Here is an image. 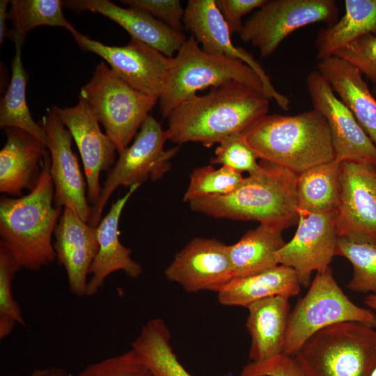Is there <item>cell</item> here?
I'll use <instances>...</instances> for the list:
<instances>
[{
  "instance_id": "1",
  "label": "cell",
  "mask_w": 376,
  "mask_h": 376,
  "mask_svg": "<svg viewBox=\"0 0 376 376\" xmlns=\"http://www.w3.org/2000/svg\"><path fill=\"white\" fill-rule=\"evenodd\" d=\"M263 92L230 81L177 106L168 117L167 139L178 145L198 142L210 148L235 134H246L269 111Z\"/></svg>"
},
{
  "instance_id": "2",
  "label": "cell",
  "mask_w": 376,
  "mask_h": 376,
  "mask_svg": "<svg viewBox=\"0 0 376 376\" xmlns=\"http://www.w3.org/2000/svg\"><path fill=\"white\" fill-rule=\"evenodd\" d=\"M47 151L37 186L18 198L0 199V246L21 268L39 271L56 259L52 242L63 207L54 205V187Z\"/></svg>"
},
{
  "instance_id": "3",
  "label": "cell",
  "mask_w": 376,
  "mask_h": 376,
  "mask_svg": "<svg viewBox=\"0 0 376 376\" xmlns=\"http://www.w3.org/2000/svg\"><path fill=\"white\" fill-rule=\"evenodd\" d=\"M297 174L261 160L260 168L224 196H208L189 202L191 209L214 218L256 221L285 229L297 224Z\"/></svg>"
},
{
  "instance_id": "4",
  "label": "cell",
  "mask_w": 376,
  "mask_h": 376,
  "mask_svg": "<svg viewBox=\"0 0 376 376\" xmlns=\"http://www.w3.org/2000/svg\"><path fill=\"white\" fill-rule=\"evenodd\" d=\"M245 136L260 159L297 174L335 159L327 121L314 109L295 115L267 114Z\"/></svg>"
},
{
  "instance_id": "5",
  "label": "cell",
  "mask_w": 376,
  "mask_h": 376,
  "mask_svg": "<svg viewBox=\"0 0 376 376\" xmlns=\"http://www.w3.org/2000/svg\"><path fill=\"white\" fill-rule=\"evenodd\" d=\"M293 357L304 376H370L376 366V329L357 322L329 326Z\"/></svg>"
},
{
  "instance_id": "6",
  "label": "cell",
  "mask_w": 376,
  "mask_h": 376,
  "mask_svg": "<svg viewBox=\"0 0 376 376\" xmlns=\"http://www.w3.org/2000/svg\"><path fill=\"white\" fill-rule=\"evenodd\" d=\"M230 81L263 92L260 79L248 65L239 59L205 52L191 36L173 58L164 91L159 98L160 112L168 118L177 106L196 95L198 91Z\"/></svg>"
},
{
  "instance_id": "7",
  "label": "cell",
  "mask_w": 376,
  "mask_h": 376,
  "mask_svg": "<svg viewBox=\"0 0 376 376\" xmlns=\"http://www.w3.org/2000/svg\"><path fill=\"white\" fill-rule=\"evenodd\" d=\"M120 154L136 135L158 98L141 93L124 81L107 64L97 65L80 91Z\"/></svg>"
},
{
  "instance_id": "8",
  "label": "cell",
  "mask_w": 376,
  "mask_h": 376,
  "mask_svg": "<svg viewBox=\"0 0 376 376\" xmlns=\"http://www.w3.org/2000/svg\"><path fill=\"white\" fill-rule=\"evenodd\" d=\"M342 322H357L376 329V314L352 302L329 267L316 274L306 294L290 311L283 353L293 357L316 332Z\"/></svg>"
},
{
  "instance_id": "9",
  "label": "cell",
  "mask_w": 376,
  "mask_h": 376,
  "mask_svg": "<svg viewBox=\"0 0 376 376\" xmlns=\"http://www.w3.org/2000/svg\"><path fill=\"white\" fill-rule=\"evenodd\" d=\"M166 141V133L161 123L149 114L132 145L119 154L108 172L100 197L92 207L88 223L91 226H97L108 200L118 187H130L142 185L148 180H159L170 169L171 159L177 154L180 146L165 150Z\"/></svg>"
},
{
  "instance_id": "10",
  "label": "cell",
  "mask_w": 376,
  "mask_h": 376,
  "mask_svg": "<svg viewBox=\"0 0 376 376\" xmlns=\"http://www.w3.org/2000/svg\"><path fill=\"white\" fill-rule=\"evenodd\" d=\"M338 14L334 0H267L245 22L240 36L267 57L296 30L316 22L331 26Z\"/></svg>"
},
{
  "instance_id": "11",
  "label": "cell",
  "mask_w": 376,
  "mask_h": 376,
  "mask_svg": "<svg viewBox=\"0 0 376 376\" xmlns=\"http://www.w3.org/2000/svg\"><path fill=\"white\" fill-rule=\"evenodd\" d=\"M72 36L81 49L102 57L131 87L159 100L164 91L173 57H167L133 38L126 45L117 47L106 45L79 31Z\"/></svg>"
},
{
  "instance_id": "12",
  "label": "cell",
  "mask_w": 376,
  "mask_h": 376,
  "mask_svg": "<svg viewBox=\"0 0 376 376\" xmlns=\"http://www.w3.org/2000/svg\"><path fill=\"white\" fill-rule=\"evenodd\" d=\"M298 213L294 237L276 252V257L278 264L292 268L301 285L308 286L312 273L327 270L336 256L337 210Z\"/></svg>"
},
{
  "instance_id": "13",
  "label": "cell",
  "mask_w": 376,
  "mask_h": 376,
  "mask_svg": "<svg viewBox=\"0 0 376 376\" xmlns=\"http://www.w3.org/2000/svg\"><path fill=\"white\" fill-rule=\"evenodd\" d=\"M306 84L313 109L329 125L335 159L376 164V146L322 75L313 70Z\"/></svg>"
},
{
  "instance_id": "14",
  "label": "cell",
  "mask_w": 376,
  "mask_h": 376,
  "mask_svg": "<svg viewBox=\"0 0 376 376\" xmlns=\"http://www.w3.org/2000/svg\"><path fill=\"white\" fill-rule=\"evenodd\" d=\"M40 125L45 132L46 146L51 157L54 205L57 207L71 208L81 219L89 223L93 206L88 201L86 184L72 149V137L54 108L47 109Z\"/></svg>"
},
{
  "instance_id": "15",
  "label": "cell",
  "mask_w": 376,
  "mask_h": 376,
  "mask_svg": "<svg viewBox=\"0 0 376 376\" xmlns=\"http://www.w3.org/2000/svg\"><path fill=\"white\" fill-rule=\"evenodd\" d=\"M183 23L205 52L239 59L248 65L260 79L265 96L283 110H289V97L274 88L263 66L249 52L233 45L228 25L215 0H189Z\"/></svg>"
},
{
  "instance_id": "16",
  "label": "cell",
  "mask_w": 376,
  "mask_h": 376,
  "mask_svg": "<svg viewBox=\"0 0 376 376\" xmlns=\"http://www.w3.org/2000/svg\"><path fill=\"white\" fill-rule=\"evenodd\" d=\"M53 108L76 143L84 166L88 201L93 206L101 194L100 173L109 172L114 166L116 147L102 132L97 118L80 96L75 106Z\"/></svg>"
},
{
  "instance_id": "17",
  "label": "cell",
  "mask_w": 376,
  "mask_h": 376,
  "mask_svg": "<svg viewBox=\"0 0 376 376\" xmlns=\"http://www.w3.org/2000/svg\"><path fill=\"white\" fill-rule=\"evenodd\" d=\"M164 274L187 292H217L233 278L228 245L214 238H194L175 256Z\"/></svg>"
},
{
  "instance_id": "18",
  "label": "cell",
  "mask_w": 376,
  "mask_h": 376,
  "mask_svg": "<svg viewBox=\"0 0 376 376\" xmlns=\"http://www.w3.org/2000/svg\"><path fill=\"white\" fill-rule=\"evenodd\" d=\"M336 228L376 240V164L340 162Z\"/></svg>"
},
{
  "instance_id": "19",
  "label": "cell",
  "mask_w": 376,
  "mask_h": 376,
  "mask_svg": "<svg viewBox=\"0 0 376 376\" xmlns=\"http://www.w3.org/2000/svg\"><path fill=\"white\" fill-rule=\"evenodd\" d=\"M54 236L56 259L65 268L70 291L86 296L88 276L99 249L97 227L64 207Z\"/></svg>"
},
{
  "instance_id": "20",
  "label": "cell",
  "mask_w": 376,
  "mask_h": 376,
  "mask_svg": "<svg viewBox=\"0 0 376 376\" xmlns=\"http://www.w3.org/2000/svg\"><path fill=\"white\" fill-rule=\"evenodd\" d=\"M141 186H131L123 197L113 203L97 226L99 249L91 267L86 297H93L112 273L123 271L130 278H138L141 265L131 257V249L119 240L118 224L123 210L133 193Z\"/></svg>"
},
{
  "instance_id": "21",
  "label": "cell",
  "mask_w": 376,
  "mask_h": 376,
  "mask_svg": "<svg viewBox=\"0 0 376 376\" xmlns=\"http://www.w3.org/2000/svg\"><path fill=\"white\" fill-rule=\"evenodd\" d=\"M63 5L76 11L90 10L102 15L125 29L131 38L169 58H173L187 40L182 32L171 29L150 13L135 8H123L108 0H70L63 1Z\"/></svg>"
},
{
  "instance_id": "22",
  "label": "cell",
  "mask_w": 376,
  "mask_h": 376,
  "mask_svg": "<svg viewBox=\"0 0 376 376\" xmlns=\"http://www.w3.org/2000/svg\"><path fill=\"white\" fill-rule=\"evenodd\" d=\"M4 130L6 141L0 151V192L19 197L24 190L31 191L37 186L47 146L21 129Z\"/></svg>"
},
{
  "instance_id": "23",
  "label": "cell",
  "mask_w": 376,
  "mask_h": 376,
  "mask_svg": "<svg viewBox=\"0 0 376 376\" xmlns=\"http://www.w3.org/2000/svg\"><path fill=\"white\" fill-rule=\"evenodd\" d=\"M316 70L352 111L376 146V98L362 74L335 56L319 61Z\"/></svg>"
},
{
  "instance_id": "24",
  "label": "cell",
  "mask_w": 376,
  "mask_h": 376,
  "mask_svg": "<svg viewBox=\"0 0 376 376\" xmlns=\"http://www.w3.org/2000/svg\"><path fill=\"white\" fill-rule=\"evenodd\" d=\"M289 299L285 296L266 298L249 305L246 327L251 343L249 359L260 362L283 352L290 314Z\"/></svg>"
},
{
  "instance_id": "25",
  "label": "cell",
  "mask_w": 376,
  "mask_h": 376,
  "mask_svg": "<svg viewBox=\"0 0 376 376\" xmlns=\"http://www.w3.org/2000/svg\"><path fill=\"white\" fill-rule=\"evenodd\" d=\"M301 283L295 271L283 265L249 276L233 278L217 292L220 304L247 308L258 301L274 297L288 298L299 294Z\"/></svg>"
},
{
  "instance_id": "26",
  "label": "cell",
  "mask_w": 376,
  "mask_h": 376,
  "mask_svg": "<svg viewBox=\"0 0 376 376\" xmlns=\"http://www.w3.org/2000/svg\"><path fill=\"white\" fill-rule=\"evenodd\" d=\"M284 229L278 225L260 224L238 242L228 245L233 278L253 274L279 265L276 252L285 243Z\"/></svg>"
},
{
  "instance_id": "27",
  "label": "cell",
  "mask_w": 376,
  "mask_h": 376,
  "mask_svg": "<svg viewBox=\"0 0 376 376\" xmlns=\"http://www.w3.org/2000/svg\"><path fill=\"white\" fill-rule=\"evenodd\" d=\"M343 16L331 26L320 29L317 34V59L332 56L355 39L376 35V0H345Z\"/></svg>"
},
{
  "instance_id": "28",
  "label": "cell",
  "mask_w": 376,
  "mask_h": 376,
  "mask_svg": "<svg viewBox=\"0 0 376 376\" xmlns=\"http://www.w3.org/2000/svg\"><path fill=\"white\" fill-rule=\"evenodd\" d=\"M340 162L336 159L297 174L298 212L323 213L337 210L340 203Z\"/></svg>"
},
{
  "instance_id": "29",
  "label": "cell",
  "mask_w": 376,
  "mask_h": 376,
  "mask_svg": "<svg viewBox=\"0 0 376 376\" xmlns=\"http://www.w3.org/2000/svg\"><path fill=\"white\" fill-rule=\"evenodd\" d=\"M15 56L12 62L11 79L6 93L0 102V127H16L33 135L45 145L47 137L40 125L31 116L26 102L28 75L22 61V47L19 40L13 39Z\"/></svg>"
},
{
  "instance_id": "30",
  "label": "cell",
  "mask_w": 376,
  "mask_h": 376,
  "mask_svg": "<svg viewBox=\"0 0 376 376\" xmlns=\"http://www.w3.org/2000/svg\"><path fill=\"white\" fill-rule=\"evenodd\" d=\"M170 332L159 318L147 322L132 343L155 376H193L181 364L171 347Z\"/></svg>"
},
{
  "instance_id": "31",
  "label": "cell",
  "mask_w": 376,
  "mask_h": 376,
  "mask_svg": "<svg viewBox=\"0 0 376 376\" xmlns=\"http://www.w3.org/2000/svg\"><path fill=\"white\" fill-rule=\"evenodd\" d=\"M336 256L345 258L353 267L350 290L376 295V240L358 233L338 235Z\"/></svg>"
},
{
  "instance_id": "32",
  "label": "cell",
  "mask_w": 376,
  "mask_h": 376,
  "mask_svg": "<svg viewBox=\"0 0 376 376\" xmlns=\"http://www.w3.org/2000/svg\"><path fill=\"white\" fill-rule=\"evenodd\" d=\"M63 1L60 0H12L8 18L13 30L10 38L23 43L26 35L40 26L62 27L71 34L77 31L63 13Z\"/></svg>"
},
{
  "instance_id": "33",
  "label": "cell",
  "mask_w": 376,
  "mask_h": 376,
  "mask_svg": "<svg viewBox=\"0 0 376 376\" xmlns=\"http://www.w3.org/2000/svg\"><path fill=\"white\" fill-rule=\"evenodd\" d=\"M242 173L228 166L215 169L207 165L194 169L189 176V184L183 196V201L208 196H224L235 191L244 180Z\"/></svg>"
},
{
  "instance_id": "34",
  "label": "cell",
  "mask_w": 376,
  "mask_h": 376,
  "mask_svg": "<svg viewBox=\"0 0 376 376\" xmlns=\"http://www.w3.org/2000/svg\"><path fill=\"white\" fill-rule=\"evenodd\" d=\"M21 269L16 260L5 247L0 246V338L3 339L13 330L16 324L25 322L20 306L15 300L12 281Z\"/></svg>"
},
{
  "instance_id": "35",
  "label": "cell",
  "mask_w": 376,
  "mask_h": 376,
  "mask_svg": "<svg viewBox=\"0 0 376 376\" xmlns=\"http://www.w3.org/2000/svg\"><path fill=\"white\" fill-rule=\"evenodd\" d=\"M210 162L228 166L238 172L254 173L260 168L258 157L249 144L245 134H235L221 141Z\"/></svg>"
},
{
  "instance_id": "36",
  "label": "cell",
  "mask_w": 376,
  "mask_h": 376,
  "mask_svg": "<svg viewBox=\"0 0 376 376\" xmlns=\"http://www.w3.org/2000/svg\"><path fill=\"white\" fill-rule=\"evenodd\" d=\"M77 376H155L131 349L122 354L107 358L86 366Z\"/></svg>"
},
{
  "instance_id": "37",
  "label": "cell",
  "mask_w": 376,
  "mask_h": 376,
  "mask_svg": "<svg viewBox=\"0 0 376 376\" xmlns=\"http://www.w3.org/2000/svg\"><path fill=\"white\" fill-rule=\"evenodd\" d=\"M333 56L350 64L376 84V35L362 36L336 51Z\"/></svg>"
},
{
  "instance_id": "38",
  "label": "cell",
  "mask_w": 376,
  "mask_h": 376,
  "mask_svg": "<svg viewBox=\"0 0 376 376\" xmlns=\"http://www.w3.org/2000/svg\"><path fill=\"white\" fill-rule=\"evenodd\" d=\"M120 2L144 10L171 29L182 32L185 10L179 0H121Z\"/></svg>"
},
{
  "instance_id": "39",
  "label": "cell",
  "mask_w": 376,
  "mask_h": 376,
  "mask_svg": "<svg viewBox=\"0 0 376 376\" xmlns=\"http://www.w3.org/2000/svg\"><path fill=\"white\" fill-rule=\"evenodd\" d=\"M240 376H304L294 357L282 353L260 362L245 365Z\"/></svg>"
},
{
  "instance_id": "40",
  "label": "cell",
  "mask_w": 376,
  "mask_h": 376,
  "mask_svg": "<svg viewBox=\"0 0 376 376\" xmlns=\"http://www.w3.org/2000/svg\"><path fill=\"white\" fill-rule=\"evenodd\" d=\"M267 0H215L232 35L240 34L243 24L242 17L257 8H261Z\"/></svg>"
},
{
  "instance_id": "41",
  "label": "cell",
  "mask_w": 376,
  "mask_h": 376,
  "mask_svg": "<svg viewBox=\"0 0 376 376\" xmlns=\"http://www.w3.org/2000/svg\"><path fill=\"white\" fill-rule=\"evenodd\" d=\"M9 2L8 0L0 1V45H2L8 35L6 21L8 16L7 10Z\"/></svg>"
},
{
  "instance_id": "42",
  "label": "cell",
  "mask_w": 376,
  "mask_h": 376,
  "mask_svg": "<svg viewBox=\"0 0 376 376\" xmlns=\"http://www.w3.org/2000/svg\"><path fill=\"white\" fill-rule=\"evenodd\" d=\"M46 376H72L61 368H50L49 373Z\"/></svg>"
},
{
  "instance_id": "43",
  "label": "cell",
  "mask_w": 376,
  "mask_h": 376,
  "mask_svg": "<svg viewBox=\"0 0 376 376\" xmlns=\"http://www.w3.org/2000/svg\"><path fill=\"white\" fill-rule=\"evenodd\" d=\"M364 304L369 308L376 310V295H368L364 299Z\"/></svg>"
},
{
  "instance_id": "44",
  "label": "cell",
  "mask_w": 376,
  "mask_h": 376,
  "mask_svg": "<svg viewBox=\"0 0 376 376\" xmlns=\"http://www.w3.org/2000/svg\"><path fill=\"white\" fill-rule=\"evenodd\" d=\"M49 370L50 368H37L28 376H46L49 373Z\"/></svg>"
},
{
  "instance_id": "45",
  "label": "cell",
  "mask_w": 376,
  "mask_h": 376,
  "mask_svg": "<svg viewBox=\"0 0 376 376\" xmlns=\"http://www.w3.org/2000/svg\"><path fill=\"white\" fill-rule=\"evenodd\" d=\"M370 376H376V366L375 367L373 371L372 372Z\"/></svg>"
},
{
  "instance_id": "46",
  "label": "cell",
  "mask_w": 376,
  "mask_h": 376,
  "mask_svg": "<svg viewBox=\"0 0 376 376\" xmlns=\"http://www.w3.org/2000/svg\"><path fill=\"white\" fill-rule=\"evenodd\" d=\"M373 93L376 96V84H375V86L373 87Z\"/></svg>"
}]
</instances>
